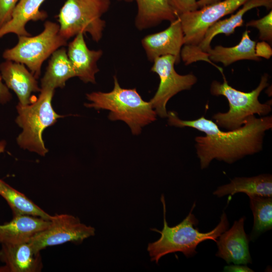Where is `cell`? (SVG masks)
I'll return each mask as SVG.
<instances>
[{
    "mask_svg": "<svg viewBox=\"0 0 272 272\" xmlns=\"http://www.w3.org/2000/svg\"><path fill=\"white\" fill-rule=\"evenodd\" d=\"M256 46V43L250 38L249 31L245 30L238 44L232 47L217 45L211 47L207 55L212 62H221L225 66L241 60H258L260 58Z\"/></svg>",
    "mask_w": 272,
    "mask_h": 272,
    "instance_id": "cell-20",
    "label": "cell"
},
{
    "mask_svg": "<svg viewBox=\"0 0 272 272\" xmlns=\"http://www.w3.org/2000/svg\"><path fill=\"white\" fill-rule=\"evenodd\" d=\"M248 197L253 215V226L249 238L253 241L261 234L272 228V197Z\"/></svg>",
    "mask_w": 272,
    "mask_h": 272,
    "instance_id": "cell-24",
    "label": "cell"
},
{
    "mask_svg": "<svg viewBox=\"0 0 272 272\" xmlns=\"http://www.w3.org/2000/svg\"><path fill=\"white\" fill-rule=\"evenodd\" d=\"M0 260L4 265L0 272H38L43 264L40 253L36 252L29 242L2 244Z\"/></svg>",
    "mask_w": 272,
    "mask_h": 272,
    "instance_id": "cell-14",
    "label": "cell"
},
{
    "mask_svg": "<svg viewBox=\"0 0 272 272\" xmlns=\"http://www.w3.org/2000/svg\"><path fill=\"white\" fill-rule=\"evenodd\" d=\"M43 31L38 35L18 36L17 44L6 49L3 56L6 60L27 66L35 78L38 79L43 62L59 47L66 44L67 40L59 34L57 23L46 21Z\"/></svg>",
    "mask_w": 272,
    "mask_h": 272,
    "instance_id": "cell-7",
    "label": "cell"
},
{
    "mask_svg": "<svg viewBox=\"0 0 272 272\" xmlns=\"http://www.w3.org/2000/svg\"><path fill=\"white\" fill-rule=\"evenodd\" d=\"M2 78L0 75V103L5 104L12 98V95L9 89L2 82Z\"/></svg>",
    "mask_w": 272,
    "mask_h": 272,
    "instance_id": "cell-28",
    "label": "cell"
},
{
    "mask_svg": "<svg viewBox=\"0 0 272 272\" xmlns=\"http://www.w3.org/2000/svg\"><path fill=\"white\" fill-rule=\"evenodd\" d=\"M133 1L138 6L135 26L139 30L156 26L164 21L172 22L177 18L168 0Z\"/></svg>",
    "mask_w": 272,
    "mask_h": 272,
    "instance_id": "cell-21",
    "label": "cell"
},
{
    "mask_svg": "<svg viewBox=\"0 0 272 272\" xmlns=\"http://www.w3.org/2000/svg\"><path fill=\"white\" fill-rule=\"evenodd\" d=\"M50 220L28 215L14 216L12 221L0 225V244L29 242L36 233L45 229Z\"/></svg>",
    "mask_w": 272,
    "mask_h": 272,
    "instance_id": "cell-17",
    "label": "cell"
},
{
    "mask_svg": "<svg viewBox=\"0 0 272 272\" xmlns=\"http://www.w3.org/2000/svg\"><path fill=\"white\" fill-rule=\"evenodd\" d=\"M6 145V142L5 141H0V154L4 152Z\"/></svg>",
    "mask_w": 272,
    "mask_h": 272,
    "instance_id": "cell-31",
    "label": "cell"
},
{
    "mask_svg": "<svg viewBox=\"0 0 272 272\" xmlns=\"http://www.w3.org/2000/svg\"><path fill=\"white\" fill-rule=\"evenodd\" d=\"M221 0H198L197 1L198 9L219 2Z\"/></svg>",
    "mask_w": 272,
    "mask_h": 272,
    "instance_id": "cell-30",
    "label": "cell"
},
{
    "mask_svg": "<svg viewBox=\"0 0 272 272\" xmlns=\"http://www.w3.org/2000/svg\"><path fill=\"white\" fill-rule=\"evenodd\" d=\"M0 195L8 202L14 216L28 215L50 220L52 216L23 193L0 179Z\"/></svg>",
    "mask_w": 272,
    "mask_h": 272,
    "instance_id": "cell-23",
    "label": "cell"
},
{
    "mask_svg": "<svg viewBox=\"0 0 272 272\" xmlns=\"http://www.w3.org/2000/svg\"><path fill=\"white\" fill-rule=\"evenodd\" d=\"M176 16H178L198 9L196 0H168Z\"/></svg>",
    "mask_w": 272,
    "mask_h": 272,
    "instance_id": "cell-26",
    "label": "cell"
},
{
    "mask_svg": "<svg viewBox=\"0 0 272 272\" xmlns=\"http://www.w3.org/2000/svg\"><path fill=\"white\" fill-rule=\"evenodd\" d=\"M239 192L246 193L248 196L272 197L271 175L263 174L250 177H235L229 183L218 187L213 194L221 197Z\"/></svg>",
    "mask_w": 272,
    "mask_h": 272,
    "instance_id": "cell-19",
    "label": "cell"
},
{
    "mask_svg": "<svg viewBox=\"0 0 272 272\" xmlns=\"http://www.w3.org/2000/svg\"><path fill=\"white\" fill-rule=\"evenodd\" d=\"M153 62L151 71L159 76L160 83L150 102L157 114L161 117H167L166 104L169 99L182 91L190 89L197 79L192 74H178L174 68L177 60L173 55L160 56Z\"/></svg>",
    "mask_w": 272,
    "mask_h": 272,
    "instance_id": "cell-9",
    "label": "cell"
},
{
    "mask_svg": "<svg viewBox=\"0 0 272 272\" xmlns=\"http://www.w3.org/2000/svg\"><path fill=\"white\" fill-rule=\"evenodd\" d=\"M169 124L179 127H192L204 132L195 138V147L200 168H207L213 159L232 164L244 157L262 149L265 131L272 127V116L248 118L239 128L221 130L212 120L204 116L192 120L180 119L174 111L168 113Z\"/></svg>",
    "mask_w": 272,
    "mask_h": 272,
    "instance_id": "cell-1",
    "label": "cell"
},
{
    "mask_svg": "<svg viewBox=\"0 0 272 272\" xmlns=\"http://www.w3.org/2000/svg\"><path fill=\"white\" fill-rule=\"evenodd\" d=\"M223 83L214 81L210 86V92L214 96H223L226 98L229 105V110L225 113L218 112L213 118L219 126L227 130L239 128L249 117L257 114L266 116L271 111V103L268 101L261 103L258 97L262 90L267 87L268 75L261 76L258 86L249 92H244L230 86L224 75Z\"/></svg>",
    "mask_w": 272,
    "mask_h": 272,
    "instance_id": "cell-4",
    "label": "cell"
},
{
    "mask_svg": "<svg viewBox=\"0 0 272 272\" xmlns=\"http://www.w3.org/2000/svg\"><path fill=\"white\" fill-rule=\"evenodd\" d=\"M120 1H125V2H131V1H132L133 0H120Z\"/></svg>",
    "mask_w": 272,
    "mask_h": 272,
    "instance_id": "cell-32",
    "label": "cell"
},
{
    "mask_svg": "<svg viewBox=\"0 0 272 272\" xmlns=\"http://www.w3.org/2000/svg\"><path fill=\"white\" fill-rule=\"evenodd\" d=\"M113 78L114 87L111 91L87 94V98L90 103H85V106L109 110L110 120L125 122L133 134H139L143 127L156 119L157 114L150 102L144 101L135 88H122L116 77Z\"/></svg>",
    "mask_w": 272,
    "mask_h": 272,
    "instance_id": "cell-3",
    "label": "cell"
},
{
    "mask_svg": "<svg viewBox=\"0 0 272 272\" xmlns=\"http://www.w3.org/2000/svg\"><path fill=\"white\" fill-rule=\"evenodd\" d=\"M19 0H0V28L11 19L14 10Z\"/></svg>",
    "mask_w": 272,
    "mask_h": 272,
    "instance_id": "cell-27",
    "label": "cell"
},
{
    "mask_svg": "<svg viewBox=\"0 0 272 272\" xmlns=\"http://www.w3.org/2000/svg\"><path fill=\"white\" fill-rule=\"evenodd\" d=\"M76 75L66 49L58 48L52 54L41 80V89L63 88L66 82Z\"/></svg>",
    "mask_w": 272,
    "mask_h": 272,
    "instance_id": "cell-22",
    "label": "cell"
},
{
    "mask_svg": "<svg viewBox=\"0 0 272 272\" xmlns=\"http://www.w3.org/2000/svg\"><path fill=\"white\" fill-rule=\"evenodd\" d=\"M142 44L148 59L151 61L160 56L173 55L180 61V53L184 45V34L179 18L170 22L166 29L146 36Z\"/></svg>",
    "mask_w": 272,
    "mask_h": 272,
    "instance_id": "cell-13",
    "label": "cell"
},
{
    "mask_svg": "<svg viewBox=\"0 0 272 272\" xmlns=\"http://www.w3.org/2000/svg\"><path fill=\"white\" fill-rule=\"evenodd\" d=\"M248 0H224L178 16L184 34V47L197 46L212 25L233 13Z\"/></svg>",
    "mask_w": 272,
    "mask_h": 272,
    "instance_id": "cell-8",
    "label": "cell"
},
{
    "mask_svg": "<svg viewBox=\"0 0 272 272\" xmlns=\"http://www.w3.org/2000/svg\"><path fill=\"white\" fill-rule=\"evenodd\" d=\"M93 227L82 223L79 218L68 214L52 216L49 225L36 233L29 241L37 253L48 247L68 242H82L95 235Z\"/></svg>",
    "mask_w": 272,
    "mask_h": 272,
    "instance_id": "cell-10",
    "label": "cell"
},
{
    "mask_svg": "<svg viewBox=\"0 0 272 272\" xmlns=\"http://www.w3.org/2000/svg\"><path fill=\"white\" fill-rule=\"evenodd\" d=\"M245 219L243 217L235 221L231 228L222 233L216 242L218 247L216 255L228 264L252 263L249 249L250 238L244 229Z\"/></svg>",
    "mask_w": 272,
    "mask_h": 272,
    "instance_id": "cell-12",
    "label": "cell"
},
{
    "mask_svg": "<svg viewBox=\"0 0 272 272\" xmlns=\"http://www.w3.org/2000/svg\"><path fill=\"white\" fill-rule=\"evenodd\" d=\"M224 271L229 272H253L254 270L246 265L239 264L230 265L224 267Z\"/></svg>",
    "mask_w": 272,
    "mask_h": 272,
    "instance_id": "cell-29",
    "label": "cell"
},
{
    "mask_svg": "<svg viewBox=\"0 0 272 272\" xmlns=\"http://www.w3.org/2000/svg\"><path fill=\"white\" fill-rule=\"evenodd\" d=\"M54 92V89H41L38 99L33 103L26 105L18 103L16 106L18 115L16 122L22 128L17 138V144L21 148L41 156L48 152L42 139L44 130L62 117L53 109Z\"/></svg>",
    "mask_w": 272,
    "mask_h": 272,
    "instance_id": "cell-5",
    "label": "cell"
},
{
    "mask_svg": "<svg viewBox=\"0 0 272 272\" xmlns=\"http://www.w3.org/2000/svg\"><path fill=\"white\" fill-rule=\"evenodd\" d=\"M247 27H254L258 29L259 39L263 41L272 42V11L262 18L251 20L246 23Z\"/></svg>",
    "mask_w": 272,
    "mask_h": 272,
    "instance_id": "cell-25",
    "label": "cell"
},
{
    "mask_svg": "<svg viewBox=\"0 0 272 272\" xmlns=\"http://www.w3.org/2000/svg\"><path fill=\"white\" fill-rule=\"evenodd\" d=\"M161 200L163 208L164 225L161 231L152 229L160 233L161 237L156 241L148 244L147 250L152 261L158 263L163 256L176 252H182L187 258L192 257L197 253L196 248L200 243L207 240L216 242L221 234L229 228L226 214L223 212L219 223L214 229L206 233L200 232L197 227L198 221L192 213L195 202L181 222L175 226L169 227L166 219V205L163 195Z\"/></svg>",
    "mask_w": 272,
    "mask_h": 272,
    "instance_id": "cell-2",
    "label": "cell"
},
{
    "mask_svg": "<svg viewBox=\"0 0 272 272\" xmlns=\"http://www.w3.org/2000/svg\"><path fill=\"white\" fill-rule=\"evenodd\" d=\"M45 0H19L13 12L11 20L0 28V38L9 33L18 36H30L25 26L30 21L43 20L47 15L40 11Z\"/></svg>",
    "mask_w": 272,
    "mask_h": 272,
    "instance_id": "cell-18",
    "label": "cell"
},
{
    "mask_svg": "<svg viewBox=\"0 0 272 272\" xmlns=\"http://www.w3.org/2000/svg\"><path fill=\"white\" fill-rule=\"evenodd\" d=\"M84 33H80L69 44L67 54L76 77L85 83H96L95 75L99 70L97 62L103 54L102 50H90L87 47Z\"/></svg>",
    "mask_w": 272,
    "mask_h": 272,
    "instance_id": "cell-15",
    "label": "cell"
},
{
    "mask_svg": "<svg viewBox=\"0 0 272 272\" xmlns=\"http://www.w3.org/2000/svg\"><path fill=\"white\" fill-rule=\"evenodd\" d=\"M109 6V0H66L58 15L60 35L67 40L80 33H87L99 42L106 25L101 17Z\"/></svg>",
    "mask_w": 272,
    "mask_h": 272,
    "instance_id": "cell-6",
    "label": "cell"
},
{
    "mask_svg": "<svg viewBox=\"0 0 272 272\" xmlns=\"http://www.w3.org/2000/svg\"><path fill=\"white\" fill-rule=\"evenodd\" d=\"M242 6L241 8L229 18L220 20L209 27L202 41L197 46L192 48L182 47L180 57L185 64L188 65L202 60L217 67L209 59L207 55L208 51L211 48V43L213 39L221 34L227 36L233 34L236 28L243 26V16L248 11L261 7H265L267 10L271 9L272 0H248Z\"/></svg>",
    "mask_w": 272,
    "mask_h": 272,
    "instance_id": "cell-11",
    "label": "cell"
},
{
    "mask_svg": "<svg viewBox=\"0 0 272 272\" xmlns=\"http://www.w3.org/2000/svg\"><path fill=\"white\" fill-rule=\"evenodd\" d=\"M0 71L5 85L15 92L21 105L30 104L32 93L40 92L36 79L24 64L7 60L0 64Z\"/></svg>",
    "mask_w": 272,
    "mask_h": 272,
    "instance_id": "cell-16",
    "label": "cell"
}]
</instances>
